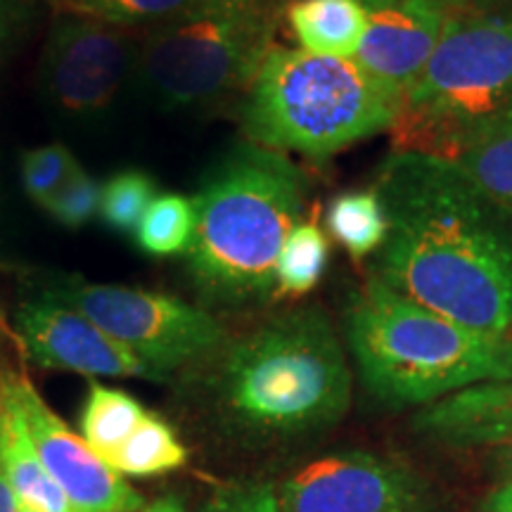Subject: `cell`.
<instances>
[{
    "label": "cell",
    "instance_id": "6da1fadb",
    "mask_svg": "<svg viewBox=\"0 0 512 512\" xmlns=\"http://www.w3.org/2000/svg\"><path fill=\"white\" fill-rule=\"evenodd\" d=\"M387 238L375 278L489 337L512 325V214L453 159L394 150L375 181Z\"/></svg>",
    "mask_w": 512,
    "mask_h": 512
},
{
    "label": "cell",
    "instance_id": "7a4b0ae2",
    "mask_svg": "<svg viewBox=\"0 0 512 512\" xmlns=\"http://www.w3.org/2000/svg\"><path fill=\"white\" fill-rule=\"evenodd\" d=\"M209 358L211 413L245 439L306 437L328 430L351 406L347 351L320 306L280 313Z\"/></svg>",
    "mask_w": 512,
    "mask_h": 512
},
{
    "label": "cell",
    "instance_id": "3957f363",
    "mask_svg": "<svg viewBox=\"0 0 512 512\" xmlns=\"http://www.w3.org/2000/svg\"><path fill=\"white\" fill-rule=\"evenodd\" d=\"M304 171L285 152L235 143L190 197L195 230L185 266L204 304L247 306L275 294V264L302 219Z\"/></svg>",
    "mask_w": 512,
    "mask_h": 512
},
{
    "label": "cell",
    "instance_id": "277c9868",
    "mask_svg": "<svg viewBox=\"0 0 512 512\" xmlns=\"http://www.w3.org/2000/svg\"><path fill=\"white\" fill-rule=\"evenodd\" d=\"M347 342L361 380L394 408L425 406L479 382L512 380V344L453 323L373 278L351 302Z\"/></svg>",
    "mask_w": 512,
    "mask_h": 512
},
{
    "label": "cell",
    "instance_id": "5b68a950",
    "mask_svg": "<svg viewBox=\"0 0 512 512\" xmlns=\"http://www.w3.org/2000/svg\"><path fill=\"white\" fill-rule=\"evenodd\" d=\"M512 117V5L448 12L430 62L396 110V150L456 159Z\"/></svg>",
    "mask_w": 512,
    "mask_h": 512
},
{
    "label": "cell",
    "instance_id": "8992f818",
    "mask_svg": "<svg viewBox=\"0 0 512 512\" xmlns=\"http://www.w3.org/2000/svg\"><path fill=\"white\" fill-rule=\"evenodd\" d=\"M285 0H197L145 27L133 86L166 114L209 110L249 88L285 17Z\"/></svg>",
    "mask_w": 512,
    "mask_h": 512
},
{
    "label": "cell",
    "instance_id": "52a82bcc",
    "mask_svg": "<svg viewBox=\"0 0 512 512\" xmlns=\"http://www.w3.org/2000/svg\"><path fill=\"white\" fill-rule=\"evenodd\" d=\"M396 105L354 60L275 46L242 102L247 140L325 159L389 131Z\"/></svg>",
    "mask_w": 512,
    "mask_h": 512
},
{
    "label": "cell",
    "instance_id": "ba28073f",
    "mask_svg": "<svg viewBox=\"0 0 512 512\" xmlns=\"http://www.w3.org/2000/svg\"><path fill=\"white\" fill-rule=\"evenodd\" d=\"M43 294L81 311L162 377L204 361L226 342V330L207 309L164 292L57 275Z\"/></svg>",
    "mask_w": 512,
    "mask_h": 512
},
{
    "label": "cell",
    "instance_id": "9c48e42d",
    "mask_svg": "<svg viewBox=\"0 0 512 512\" xmlns=\"http://www.w3.org/2000/svg\"><path fill=\"white\" fill-rule=\"evenodd\" d=\"M140 36L102 19L64 12L38 60V95L57 119L98 124L136 81Z\"/></svg>",
    "mask_w": 512,
    "mask_h": 512
},
{
    "label": "cell",
    "instance_id": "30bf717a",
    "mask_svg": "<svg viewBox=\"0 0 512 512\" xmlns=\"http://www.w3.org/2000/svg\"><path fill=\"white\" fill-rule=\"evenodd\" d=\"M280 512H427L425 491L411 472L373 453H335L287 477Z\"/></svg>",
    "mask_w": 512,
    "mask_h": 512
},
{
    "label": "cell",
    "instance_id": "8fae6325",
    "mask_svg": "<svg viewBox=\"0 0 512 512\" xmlns=\"http://www.w3.org/2000/svg\"><path fill=\"white\" fill-rule=\"evenodd\" d=\"M12 394L38 458L72 512H136L143 498L43 401L27 375L8 370Z\"/></svg>",
    "mask_w": 512,
    "mask_h": 512
},
{
    "label": "cell",
    "instance_id": "7c38bea8",
    "mask_svg": "<svg viewBox=\"0 0 512 512\" xmlns=\"http://www.w3.org/2000/svg\"><path fill=\"white\" fill-rule=\"evenodd\" d=\"M15 332L31 363L86 377L164 380L147 363L126 351L81 311L41 294L15 311Z\"/></svg>",
    "mask_w": 512,
    "mask_h": 512
},
{
    "label": "cell",
    "instance_id": "4fadbf2b",
    "mask_svg": "<svg viewBox=\"0 0 512 512\" xmlns=\"http://www.w3.org/2000/svg\"><path fill=\"white\" fill-rule=\"evenodd\" d=\"M368 29L354 62L399 110L444 31L446 0H363Z\"/></svg>",
    "mask_w": 512,
    "mask_h": 512
},
{
    "label": "cell",
    "instance_id": "5bb4252c",
    "mask_svg": "<svg viewBox=\"0 0 512 512\" xmlns=\"http://www.w3.org/2000/svg\"><path fill=\"white\" fill-rule=\"evenodd\" d=\"M418 427L439 441L458 446L512 441V380L479 382L430 403Z\"/></svg>",
    "mask_w": 512,
    "mask_h": 512
},
{
    "label": "cell",
    "instance_id": "9a60e30c",
    "mask_svg": "<svg viewBox=\"0 0 512 512\" xmlns=\"http://www.w3.org/2000/svg\"><path fill=\"white\" fill-rule=\"evenodd\" d=\"M0 472L22 501L36 505L43 512H72L67 496L38 458L12 394L8 368H0Z\"/></svg>",
    "mask_w": 512,
    "mask_h": 512
},
{
    "label": "cell",
    "instance_id": "2e32d148",
    "mask_svg": "<svg viewBox=\"0 0 512 512\" xmlns=\"http://www.w3.org/2000/svg\"><path fill=\"white\" fill-rule=\"evenodd\" d=\"M285 19L306 53L354 60L368 29V8L363 0H292Z\"/></svg>",
    "mask_w": 512,
    "mask_h": 512
},
{
    "label": "cell",
    "instance_id": "e0dca14e",
    "mask_svg": "<svg viewBox=\"0 0 512 512\" xmlns=\"http://www.w3.org/2000/svg\"><path fill=\"white\" fill-rule=\"evenodd\" d=\"M145 415L147 411L136 396L124 389L91 382L79 420L81 437L105 463H110Z\"/></svg>",
    "mask_w": 512,
    "mask_h": 512
},
{
    "label": "cell",
    "instance_id": "ac0fdd59",
    "mask_svg": "<svg viewBox=\"0 0 512 512\" xmlns=\"http://www.w3.org/2000/svg\"><path fill=\"white\" fill-rule=\"evenodd\" d=\"M185 460L188 451L174 427L162 415L147 413L107 465L121 477H157L183 467Z\"/></svg>",
    "mask_w": 512,
    "mask_h": 512
},
{
    "label": "cell",
    "instance_id": "d6986e66",
    "mask_svg": "<svg viewBox=\"0 0 512 512\" xmlns=\"http://www.w3.org/2000/svg\"><path fill=\"white\" fill-rule=\"evenodd\" d=\"M332 238L356 259L375 254L387 238V214L375 190L342 192L325 216Z\"/></svg>",
    "mask_w": 512,
    "mask_h": 512
},
{
    "label": "cell",
    "instance_id": "ffe728a7",
    "mask_svg": "<svg viewBox=\"0 0 512 512\" xmlns=\"http://www.w3.org/2000/svg\"><path fill=\"white\" fill-rule=\"evenodd\" d=\"M479 188L512 214V117L472 140L453 159Z\"/></svg>",
    "mask_w": 512,
    "mask_h": 512
},
{
    "label": "cell",
    "instance_id": "44dd1931",
    "mask_svg": "<svg viewBox=\"0 0 512 512\" xmlns=\"http://www.w3.org/2000/svg\"><path fill=\"white\" fill-rule=\"evenodd\" d=\"M330 259L328 235L316 221H299L290 230L275 264V292L309 294L320 283Z\"/></svg>",
    "mask_w": 512,
    "mask_h": 512
},
{
    "label": "cell",
    "instance_id": "7402d4cb",
    "mask_svg": "<svg viewBox=\"0 0 512 512\" xmlns=\"http://www.w3.org/2000/svg\"><path fill=\"white\" fill-rule=\"evenodd\" d=\"M195 230V207L181 192H159L147 207L143 221L136 228V242L145 254L178 256L190 247Z\"/></svg>",
    "mask_w": 512,
    "mask_h": 512
},
{
    "label": "cell",
    "instance_id": "603a6c76",
    "mask_svg": "<svg viewBox=\"0 0 512 512\" xmlns=\"http://www.w3.org/2000/svg\"><path fill=\"white\" fill-rule=\"evenodd\" d=\"M159 195L157 181L147 171L124 169L102 183L100 221L114 233H136L147 207Z\"/></svg>",
    "mask_w": 512,
    "mask_h": 512
},
{
    "label": "cell",
    "instance_id": "cb8c5ba5",
    "mask_svg": "<svg viewBox=\"0 0 512 512\" xmlns=\"http://www.w3.org/2000/svg\"><path fill=\"white\" fill-rule=\"evenodd\" d=\"M76 166L79 162L67 145L48 143L31 147V150H24L22 159H19L22 188L29 200L43 209Z\"/></svg>",
    "mask_w": 512,
    "mask_h": 512
},
{
    "label": "cell",
    "instance_id": "d4e9b609",
    "mask_svg": "<svg viewBox=\"0 0 512 512\" xmlns=\"http://www.w3.org/2000/svg\"><path fill=\"white\" fill-rule=\"evenodd\" d=\"M60 3L69 12L133 29L174 17L197 0H60Z\"/></svg>",
    "mask_w": 512,
    "mask_h": 512
},
{
    "label": "cell",
    "instance_id": "484cf974",
    "mask_svg": "<svg viewBox=\"0 0 512 512\" xmlns=\"http://www.w3.org/2000/svg\"><path fill=\"white\" fill-rule=\"evenodd\" d=\"M102 183L79 164L43 207L57 226L79 230L100 216Z\"/></svg>",
    "mask_w": 512,
    "mask_h": 512
},
{
    "label": "cell",
    "instance_id": "4316f807",
    "mask_svg": "<svg viewBox=\"0 0 512 512\" xmlns=\"http://www.w3.org/2000/svg\"><path fill=\"white\" fill-rule=\"evenodd\" d=\"M200 512H280V505L273 486L228 484L214 491Z\"/></svg>",
    "mask_w": 512,
    "mask_h": 512
},
{
    "label": "cell",
    "instance_id": "83f0119b",
    "mask_svg": "<svg viewBox=\"0 0 512 512\" xmlns=\"http://www.w3.org/2000/svg\"><path fill=\"white\" fill-rule=\"evenodd\" d=\"M27 12V0H0V60L8 53L12 38L27 19Z\"/></svg>",
    "mask_w": 512,
    "mask_h": 512
},
{
    "label": "cell",
    "instance_id": "f1b7e54d",
    "mask_svg": "<svg viewBox=\"0 0 512 512\" xmlns=\"http://www.w3.org/2000/svg\"><path fill=\"white\" fill-rule=\"evenodd\" d=\"M486 512H512V482L505 484L501 491L491 496Z\"/></svg>",
    "mask_w": 512,
    "mask_h": 512
},
{
    "label": "cell",
    "instance_id": "f546056e",
    "mask_svg": "<svg viewBox=\"0 0 512 512\" xmlns=\"http://www.w3.org/2000/svg\"><path fill=\"white\" fill-rule=\"evenodd\" d=\"M136 512H185V508L176 496H164V498H157V501H152L150 505H143V508Z\"/></svg>",
    "mask_w": 512,
    "mask_h": 512
},
{
    "label": "cell",
    "instance_id": "4dcf8cb0",
    "mask_svg": "<svg viewBox=\"0 0 512 512\" xmlns=\"http://www.w3.org/2000/svg\"><path fill=\"white\" fill-rule=\"evenodd\" d=\"M0 512H17V496L0 472Z\"/></svg>",
    "mask_w": 512,
    "mask_h": 512
},
{
    "label": "cell",
    "instance_id": "1f68e13d",
    "mask_svg": "<svg viewBox=\"0 0 512 512\" xmlns=\"http://www.w3.org/2000/svg\"><path fill=\"white\" fill-rule=\"evenodd\" d=\"M17 512H43V510L36 508V505L27 503V501H22V498H17Z\"/></svg>",
    "mask_w": 512,
    "mask_h": 512
},
{
    "label": "cell",
    "instance_id": "d6a6232c",
    "mask_svg": "<svg viewBox=\"0 0 512 512\" xmlns=\"http://www.w3.org/2000/svg\"><path fill=\"white\" fill-rule=\"evenodd\" d=\"M503 448H505V465H508L510 472H512V441H510V444H505Z\"/></svg>",
    "mask_w": 512,
    "mask_h": 512
},
{
    "label": "cell",
    "instance_id": "836d02e7",
    "mask_svg": "<svg viewBox=\"0 0 512 512\" xmlns=\"http://www.w3.org/2000/svg\"><path fill=\"white\" fill-rule=\"evenodd\" d=\"M505 339H508V342L512 344V325H510V330H508V335H505Z\"/></svg>",
    "mask_w": 512,
    "mask_h": 512
}]
</instances>
